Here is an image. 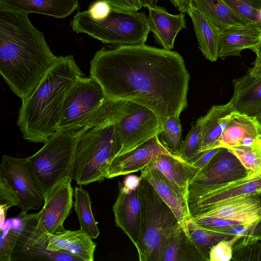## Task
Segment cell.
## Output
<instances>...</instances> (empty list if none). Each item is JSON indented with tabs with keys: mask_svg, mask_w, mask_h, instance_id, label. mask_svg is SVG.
Here are the masks:
<instances>
[{
	"mask_svg": "<svg viewBox=\"0 0 261 261\" xmlns=\"http://www.w3.org/2000/svg\"><path fill=\"white\" fill-rule=\"evenodd\" d=\"M90 77L109 98L143 106L160 117L187 106L190 74L176 51L145 44L103 47L90 62Z\"/></svg>",
	"mask_w": 261,
	"mask_h": 261,
	"instance_id": "6da1fadb",
	"label": "cell"
},
{
	"mask_svg": "<svg viewBox=\"0 0 261 261\" xmlns=\"http://www.w3.org/2000/svg\"><path fill=\"white\" fill-rule=\"evenodd\" d=\"M57 58L28 14L0 8V72L22 101L31 95Z\"/></svg>",
	"mask_w": 261,
	"mask_h": 261,
	"instance_id": "7a4b0ae2",
	"label": "cell"
},
{
	"mask_svg": "<svg viewBox=\"0 0 261 261\" xmlns=\"http://www.w3.org/2000/svg\"><path fill=\"white\" fill-rule=\"evenodd\" d=\"M84 74L72 55L57 57L19 112L17 125L23 138L45 143L59 132L65 98Z\"/></svg>",
	"mask_w": 261,
	"mask_h": 261,
	"instance_id": "3957f363",
	"label": "cell"
},
{
	"mask_svg": "<svg viewBox=\"0 0 261 261\" xmlns=\"http://www.w3.org/2000/svg\"><path fill=\"white\" fill-rule=\"evenodd\" d=\"M121 144L114 124L80 130L77 137L71 178L79 185L103 180Z\"/></svg>",
	"mask_w": 261,
	"mask_h": 261,
	"instance_id": "277c9868",
	"label": "cell"
},
{
	"mask_svg": "<svg viewBox=\"0 0 261 261\" xmlns=\"http://www.w3.org/2000/svg\"><path fill=\"white\" fill-rule=\"evenodd\" d=\"M140 235L136 247L140 261H160L167 238L180 227L175 215L152 185L140 176Z\"/></svg>",
	"mask_w": 261,
	"mask_h": 261,
	"instance_id": "5b68a950",
	"label": "cell"
},
{
	"mask_svg": "<svg viewBox=\"0 0 261 261\" xmlns=\"http://www.w3.org/2000/svg\"><path fill=\"white\" fill-rule=\"evenodd\" d=\"M71 30L114 46L145 44L150 29L144 12L111 10L102 19H95L87 11L78 12L70 22Z\"/></svg>",
	"mask_w": 261,
	"mask_h": 261,
	"instance_id": "8992f818",
	"label": "cell"
},
{
	"mask_svg": "<svg viewBox=\"0 0 261 261\" xmlns=\"http://www.w3.org/2000/svg\"><path fill=\"white\" fill-rule=\"evenodd\" d=\"M106 98L101 87L94 79L80 78L65 98L59 131L84 130L106 123L109 116Z\"/></svg>",
	"mask_w": 261,
	"mask_h": 261,
	"instance_id": "52a82bcc",
	"label": "cell"
},
{
	"mask_svg": "<svg viewBox=\"0 0 261 261\" xmlns=\"http://www.w3.org/2000/svg\"><path fill=\"white\" fill-rule=\"evenodd\" d=\"M79 133L78 130L59 131L39 150L28 157L36 176L46 191L66 177H71Z\"/></svg>",
	"mask_w": 261,
	"mask_h": 261,
	"instance_id": "ba28073f",
	"label": "cell"
},
{
	"mask_svg": "<svg viewBox=\"0 0 261 261\" xmlns=\"http://www.w3.org/2000/svg\"><path fill=\"white\" fill-rule=\"evenodd\" d=\"M72 179L71 177H66L47 191L37 226L26 240L17 242L14 250L33 245L47 246L48 235L64 228L63 223L73 205Z\"/></svg>",
	"mask_w": 261,
	"mask_h": 261,
	"instance_id": "9c48e42d",
	"label": "cell"
},
{
	"mask_svg": "<svg viewBox=\"0 0 261 261\" xmlns=\"http://www.w3.org/2000/svg\"><path fill=\"white\" fill-rule=\"evenodd\" d=\"M0 177L17 193V206L21 211L40 209L47 191L36 176L28 158H16L4 154Z\"/></svg>",
	"mask_w": 261,
	"mask_h": 261,
	"instance_id": "30bf717a",
	"label": "cell"
},
{
	"mask_svg": "<svg viewBox=\"0 0 261 261\" xmlns=\"http://www.w3.org/2000/svg\"><path fill=\"white\" fill-rule=\"evenodd\" d=\"M114 125L121 144L119 155L158 136L161 129V119L150 109L128 101L125 113Z\"/></svg>",
	"mask_w": 261,
	"mask_h": 261,
	"instance_id": "8fae6325",
	"label": "cell"
},
{
	"mask_svg": "<svg viewBox=\"0 0 261 261\" xmlns=\"http://www.w3.org/2000/svg\"><path fill=\"white\" fill-rule=\"evenodd\" d=\"M258 194H261V177L257 174L226 184L189 192L188 201L193 219L229 200Z\"/></svg>",
	"mask_w": 261,
	"mask_h": 261,
	"instance_id": "7c38bea8",
	"label": "cell"
},
{
	"mask_svg": "<svg viewBox=\"0 0 261 261\" xmlns=\"http://www.w3.org/2000/svg\"><path fill=\"white\" fill-rule=\"evenodd\" d=\"M247 176V171L238 158L227 148L221 147L190 182L188 193L226 184Z\"/></svg>",
	"mask_w": 261,
	"mask_h": 261,
	"instance_id": "4fadbf2b",
	"label": "cell"
},
{
	"mask_svg": "<svg viewBox=\"0 0 261 261\" xmlns=\"http://www.w3.org/2000/svg\"><path fill=\"white\" fill-rule=\"evenodd\" d=\"M164 154L173 153L162 144L156 136L134 149L116 156L110 164L106 178L142 171Z\"/></svg>",
	"mask_w": 261,
	"mask_h": 261,
	"instance_id": "5bb4252c",
	"label": "cell"
},
{
	"mask_svg": "<svg viewBox=\"0 0 261 261\" xmlns=\"http://www.w3.org/2000/svg\"><path fill=\"white\" fill-rule=\"evenodd\" d=\"M233 84L230 100L236 111L249 116L261 113V61L258 57L247 73L233 80Z\"/></svg>",
	"mask_w": 261,
	"mask_h": 261,
	"instance_id": "9a60e30c",
	"label": "cell"
},
{
	"mask_svg": "<svg viewBox=\"0 0 261 261\" xmlns=\"http://www.w3.org/2000/svg\"><path fill=\"white\" fill-rule=\"evenodd\" d=\"M140 176L152 185L172 210L181 227L189 236L188 224L193 217L189 207L188 194L156 168H144L141 171Z\"/></svg>",
	"mask_w": 261,
	"mask_h": 261,
	"instance_id": "2e32d148",
	"label": "cell"
},
{
	"mask_svg": "<svg viewBox=\"0 0 261 261\" xmlns=\"http://www.w3.org/2000/svg\"><path fill=\"white\" fill-rule=\"evenodd\" d=\"M118 187V197L113 206L115 223L136 247L139 239L141 215L139 188L129 190L120 182Z\"/></svg>",
	"mask_w": 261,
	"mask_h": 261,
	"instance_id": "e0dca14e",
	"label": "cell"
},
{
	"mask_svg": "<svg viewBox=\"0 0 261 261\" xmlns=\"http://www.w3.org/2000/svg\"><path fill=\"white\" fill-rule=\"evenodd\" d=\"M260 142L261 122L255 116L236 112L213 148L248 146Z\"/></svg>",
	"mask_w": 261,
	"mask_h": 261,
	"instance_id": "ac0fdd59",
	"label": "cell"
},
{
	"mask_svg": "<svg viewBox=\"0 0 261 261\" xmlns=\"http://www.w3.org/2000/svg\"><path fill=\"white\" fill-rule=\"evenodd\" d=\"M210 217L244 224L261 221V194L239 197L213 207L197 217Z\"/></svg>",
	"mask_w": 261,
	"mask_h": 261,
	"instance_id": "d6986e66",
	"label": "cell"
},
{
	"mask_svg": "<svg viewBox=\"0 0 261 261\" xmlns=\"http://www.w3.org/2000/svg\"><path fill=\"white\" fill-rule=\"evenodd\" d=\"M147 8L150 31L152 32L155 41L163 48L171 50L179 32L186 28L185 13L172 14L157 5Z\"/></svg>",
	"mask_w": 261,
	"mask_h": 261,
	"instance_id": "ffe728a7",
	"label": "cell"
},
{
	"mask_svg": "<svg viewBox=\"0 0 261 261\" xmlns=\"http://www.w3.org/2000/svg\"><path fill=\"white\" fill-rule=\"evenodd\" d=\"M260 40L261 29L255 23L228 28L220 33L218 58L240 56L243 50H252Z\"/></svg>",
	"mask_w": 261,
	"mask_h": 261,
	"instance_id": "44dd1931",
	"label": "cell"
},
{
	"mask_svg": "<svg viewBox=\"0 0 261 261\" xmlns=\"http://www.w3.org/2000/svg\"><path fill=\"white\" fill-rule=\"evenodd\" d=\"M48 237L47 250L65 251L83 261L94 260L96 244L81 229L68 230L64 228Z\"/></svg>",
	"mask_w": 261,
	"mask_h": 261,
	"instance_id": "7402d4cb",
	"label": "cell"
},
{
	"mask_svg": "<svg viewBox=\"0 0 261 261\" xmlns=\"http://www.w3.org/2000/svg\"><path fill=\"white\" fill-rule=\"evenodd\" d=\"M79 8V0H0V8L64 18Z\"/></svg>",
	"mask_w": 261,
	"mask_h": 261,
	"instance_id": "603a6c76",
	"label": "cell"
},
{
	"mask_svg": "<svg viewBox=\"0 0 261 261\" xmlns=\"http://www.w3.org/2000/svg\"><path fill=\"white\" fill-rule=\"evenodd\" d=\"M191 7L221 32L232 27L253 23L237 13L222 0H192Z\"/></svg>",
	"mask_w": 261,
	"mask_h": 261,
	"instance_id": "cb8c5ba5",
	"label": "cell"
},
{
	"mask_svg": "<svg viewBox=\"0 0 261 261\" xmlns=\"http://www.w3.org/2000/svg\"><path fill=\"white\" fill-rule=\"evenodd\" d=\"M236 112L230 100L226 104L212 106L204 116L199 118L201 124V151L213 148Z\"/></svg>",
	"mask_w": 261,
	"mask_h": 261,
	"instance_id": "d4e9b609",
	"label": "cell"
},
{
	"mask_svg": "<svg viewBox=\"0 0 261 261\" xmlns=\"http://www.w3.org/2000/svg\"><path fill=\"white\" fill-rule=\"evenodd\" d=\"M146 168H156L188 194L190 182L199 170L177 155L162 154Z\"/></svg>",
	"mask_w": 261,
	"mask_h": 261,
	"instance_id": "484cf974",
	"label": "cell"
},
{
	"mask_svg": "<svg viewBox=\"0 0 261 261\" xmlns=\"http://www.w3.org/2000/svg\"><path fill=\"white\" fill-rule=\"evenodd\" d=\"M188 14L191 18L198 47L204 57L211 62L218 58L221 32L192 7Z\"/></svg>",
	"mask_w": 261,
	"mask_h": 261,
	"instance_id": "4316f807",
	"label": "cell"
},
{
	"mask_svg": "<svg viewBox=\"0 0 261 261\" xmlns=\"http://www.w3.org/2000/svg\"><path fill=\"white\" fill-rule=\"evenodd\" d=\"M205 261L204 258L180 226L166 239L160 261Z\"/></svg>",
	"mask_w": 261,
	"mask_h": 261,
	"instance_id": "83f0119b",
	"label": "cell"
},
{
	"mask_svg": "<svg viewBox=\"0 0 261 261\" xmlns=\"http://www.w3.org/2000/svg\"><path fill=\"white\" fill-rule=\"evenodd\" d=\"M74 195L73 204L79 218L80 229L91 239H96L100 232L92 213L91 201L88 192L81 187H75Z\"/></svg>",
	"mask_w": 261,
	"mask_h": 261,
	"instance_id": "f1b7e54d",
	"label": "cell"
},
{
	"mask_svg": "<svg viewBox=\"0 0 261 261\" xmlns=\"http://www.w3.org/2000/svg\"><path fill=\"white\" fill-rule=\"evenodd\" d=\"M187 230L190 239L205 261H210V252L214 245L223 240L233 238L203 227L193 219L188 223Z\"/></svg>",
	"mask_w": 261,
	"mask_h": 261,
	"instance_id": "f546056e",
	"label": "cell"
},
{
	"mask_svg": "<svg viewBox=\"0 0 261 261\" xmlns=\"http://www.w3.org/2000/svg\"><path fill=\"white\" fill-rule=\"evenodd\" d=\"M56 260L77 261L81 259L65 251H52L47 247L32 246L29 247L14 250L11 261L12 260Z\"/></svg>",
	"mask_w": 261,
	"mask_h": 261,
	"instance_id": "4dcf8cb0",
	"label": "cell"
},
{
	"mask_svg": "<svg viewBox=\"0 0 261 261\" xmlns=\"http://www.w3.org/2000/svg\"><path fill=\"white\" fill-rule=\"evenodd\" d=\"M179 116L161 117V127L158 135L160 141L171 152L177 155L181 142V125Z\"/></svg>",
	"mask_w": 261,
	"mask_h": 261,
	"instance_id": "1f68e13d",
	"label": "cell"
},
{
	"mask_svg": "<svg viewBox=\"0 0 261 261\" xmlns=\"http://www.w3.org/2000/svg\"><path fill=\"white\" fill-rule=\"evenodd\" d=\"M227 148L238 158L247 171L248 176L261 173V142Z\"/></svg>",
	"mask_w": 261,
	"mask_h": 261,
	"instance_id": "d6a6232c",
	"label": "cell"
},
{
	"mask_svg": "<svg viewBox=\"0 0 261 261\" xmlns=\"http://www.w3.org/2000/svg\"><path fill=\"white\" fill-rule=\"evenodd\" d=\"M253 236L240 238L233 244L231 260H261V243Z\"/></svg>",
	"mask_w": 261,
	"mask_h": 261,
	"instance_id": "836d02e7",
	"label": "cell"
},
{
	"mask_svg": "<svg viewBox=\"0 0 261 261\" xmlns=\"http://www.w3.org/2000/svg\"><path fill=\"white\" fill-rule=\"evenodd\" d=\"M201 146V124L198 119L182 143L177 155L190 163L199 154Z\"/></svg>",
	"mask_w": 261,
	"mask_h": 261,
	"instance_id": "e575fe53",
	"label": "cell"
},
{
	"mask_svg": "<svg viewBox=\"0 0 261 261\" xmlns=\"http://www.w3.org/2000/svg\"><path fill=\"white\" fill-rule=\"evenodd\" d=\"M19 199L16 192L7 184L6 180L0 177V210L1 224L5 221L6 212L11 206H18Z\"/></svg>",
	"mask_w": 261,
	"mask_h": 261,
	"instance_id": "d590c367",
	"label": "cell"
},
{
	"mask_svg": "<svg viewBox=\"0 0 261 261\" xmlns=\"http://www.w3.org/2000/svg\"><path fill=\"white\" fill-rule=\"evenodd\" d=\"M19 234L12 229L0 230V260L11 261Z\"/></svg>",
	"mask_w": 261,
	"mask_h": 261,
	"instance_id": "8d00e7d4",
	"label": "cell"
},
{
	"mask_svg": "<svg viewBox=\"0 0 261 261\" xmlns=\"http://www.w3.org/2000/svg\"><path fill=\"white\" fill-rule=\"evenodd\" d=\"M240 237L220 241L211 249L210 261H229L232 257L233 246Z\"/></svg>",
	"mask_w": 261,
	"mask_h": 261,
	"instance_id": "74e56055",
	"label": "cell"
},
{
	"mask_svg": "<svg viewBox=\"0 0 261 261\" xmlns=\"http://www.w3.org/2000/svg\"><path fill=\"white\" fill-rule=\"evenodd\" d=\"M241 16L256 24L261 29V10L255 9L240 0H222Z\"/></svg>",
	"mask_w": 261,
	"mask_h": 261,
	"instance_id": "f35d334b",
	"label": "cell"
},
{
	"mask_svg": "<svg viewBox=\"0 0 261 261\" xmlns=\"http://www.w3.org/2000/svg\"><path fill=\"white\" fill-rule=\"evenodd\" d=\"M87 11L91 17L99 20L108 17L111 8L105 0H97L93 3Z\"/></svg>",
	"mask_w": 261,
	"mask_h": 261,
	"instance_id": "ab89813d",
	"label": "cell"
},
{
	"mask_svg": "<svg viewBox=\"0 0 261 261\" xmlns=\"http://www.w3.org/2000/svg\"><path fill=\"white\" fill-rule=\"evenodd\" d=\"M111 10L138 11L143 7L139 0H105Z\"/></svg>",
	"mask_w": 261,
	"mask_h": 261,
	"instance_id": "60d3db41",
	"label": "cell"
},
{
	"mask_svg": "<svg viewBox=\"0 0 261 261\" xmlns=\"http://www.w3.org/2000/svg\"><path fill=\"white\" fill-rule=\"evenodd\" d=\"M221 147L215 148L202 151L190 164L200 170L203 169Z\"/></svg>",
	"mask_w": 261,
	"mask_h": 261,
	"instance_id": "b9f144b4",
	"label": "cell"
},
{
	"mask_svg": "<svg viewBox=\"0 0 261 261\" xmlns=\"http://www.w3.org/2000/svg\"><path fill=\"white\" fill-rule=\"evenodd\" d=\"M140 181V177L135 175H128L125 177L122 185L126 189L133 190L139 187Z\"/></svg>",
	"mask_w": 261,
	"mask_h": 261,
	"instance_id": "7bdbcfd3",
	"label": "cell"
},
{
	"mask_svg": "<svg viewBox=\"0 0 261 261\" xmlns=\"http://www.w3.org/2000/svg\"><path fill=\"white\" fill-rule=\"evenodd\" d=\"M181 13L188 14L191 7L192 0H169Z\"/></svg>",
	"mask_w": 261,
	"mask_h": 261,
	"instance_id": "ee69618b",
	"label": "cell"
},
{
	"mask_svg": "<svg viewBox=\"0 0 261 261\" xmlns=\"http://www.w3.org/2000/svg\"><path fill=\"white\" fill-rule=\"evenodd\" d=\"M250 6L261 10V0H240Z\"/></svg>",
	"mask_w": 261,
	"mask_h": 261,
	"instance_id": "f6af8a7d",
	"label": "cell"
},
{
	"mask_svg": "<svg viewBox=\"0 0 261 261\" xmlns=\"http://www.w3.org/2000/svg\"><path fill=\"white\" fill-rule=\"evenodd\" d=\"M142 7L147 8L156 6L159 0H139Z\"/></svg>",
	"mask_w": 261,
	"mask_h": 261,
	"instance_id": "bcb514c9",
	"label": "cell"
},
{
	"mask_svg": "<svg viewBox=\"0 0 261 261\" xmlns=\"http://www.w3.org/2000/svg\"><path fill=\"white\" fill-rule=\"evenodd\" d=\"M252 50L255 53L256 56L258 57L261 61V40L259 44Z\"/></svg>",
	"mask_w": 261,
	"mask_h": 261,
	"instance_id": "7dc6e473",
	"label": "cell"
},
{
	"mask_svg": "<svg viewBox=\"0 0 261 261\" xmlns=\"http://www.w3.org/2000/svg\"><path fill=\"white\" fill-rule=\"evenodd\" d=\"M258 120L261 122V113L256 116Z\"/></svg>",
	"mask_w": 261,
	"mask_h": 261,
	"instance_id": "c3c4849f",
	"label": "cell"
},
{
	"mask_svg": "<svg viewBox=\"0 0 261 261\" xmlns=\"http://www.w3.org/2000/svg\"><path fill=\"white\" fill-rule=\"evenodd\" d=\"M258 175L261 177V173H259Z\"/></svg>",
	"mask_w": 261,
	"mask_h": 261,
	"instance_id": "681fc988",
	"label": "cell"
}]
</instances>
